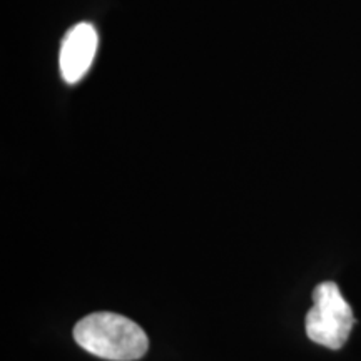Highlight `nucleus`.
<instances>
[{"label":"nucleus","mask_w":361,"mask_h":361,"mask_svg":"<svg viewBox=\"0 0 361 361\" xmlns=\"http://www.w3.org/2000/svg\"><path fill=\"white\" fill-rule=\"evenodd\" d=\"M99 35L92 24L80 22L64 35L59 52L62 79L67 84H78L87 74L97 52Z\"/></svg>","instance_id":"nucleus-3"},{"label":"nucleus","mask_w":361,"mask_h":361,"mask_svg":"<svg viewBox=\"0 0 361 361\" xmlns=\"http://www.w3.org/2000/svg\"><path fill=\"white\" fill-rule=\"evenodd\" d=\"M355 326V314L336 283H319L313 291V308L305 319L306 335L311 341L340 350Z\"/></svg>","instance_id":"nucleus-2"},{"label":"nucleus","mask_w":361,"mask_h":361,"mask_svg":"<svg viewBox=\"0 0 361 361\" xmlns=\"http://www.w3.org/2000/svg\"><path fill=\"white\" fill-rule=\"evenodd\" d=\"M74 340L87 353L111 361H134L146 355L149 341L133 319L111 311L87 314L74 326Z\"/></svg>","instance_id":"nucleus-1"}]
</instances>
